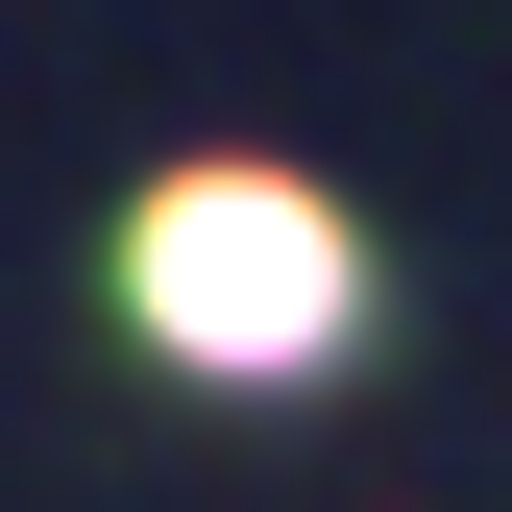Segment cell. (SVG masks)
I'll return each instance as SVG.
<instances>
[{"label":"cell","mask_w":512,"mask_h":512,"mask_svg":"<svg viewBox=\"0 0 512 512\" xmlns=\"http://www.w3.org/2000/svg\"><path fill=\"white\" fill-rule=\"evenodd\" d=\"M122 317H147L171 366H220V391H293V366L366 342V220L317 196V171H171V196L122 220Z\"/></svg>","instance_id":"1"}]
</instances>
